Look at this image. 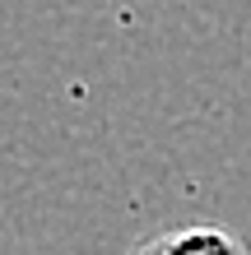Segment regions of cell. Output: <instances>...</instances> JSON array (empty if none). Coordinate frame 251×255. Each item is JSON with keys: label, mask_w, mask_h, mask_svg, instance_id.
Returning <instances> with one entry per match:
<instances>
[{"label": "cell", "mask_w": 251, "mask_h": 255, "mask_svg": "<svg viewBox=\"0 0 251 255\" xmlns=\"http://www.w3.org/2000/svg\"><path fill=\"white\" fill-rule=\"evenodd\" d=\"M130 255H251V246L219 223H191V228H172L163 237L140 242Z\"/></svg>", "instance_id": "obj_1"}]
</instances>
